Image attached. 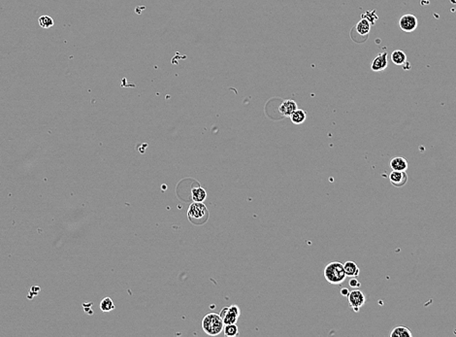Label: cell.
<instances>
[{
  "label": "cell",
  "instance_id": "6da1fadb",
  "mask_svg": "<svg viewBox=\"0 0 456 337\" xmlns=\"http://www.w3.org/2000/svg\"><path fill=\"white\" fill-rule=\"evenodd\" d=\"M323 275L326 281L332 285H340L346 278L344 264L339 261L328 263L323 270Z\"/></svg>",
  "mask_w": 456,
  "mask_h": 337
},
{
  "label": "cell",
  "instance_id": "7a4b0ae2",
  "mask_svg": "<svg viewBox=\"0 0 456 337\" xmlns=\"http://www.w3.org/2000/svg\"><path fill=\"white\" fill-rule=\"evenodd\" d=\"M224 322L220 314L209 313L202 320V328L210 336H217L223 331Z\"/></svg>",
  "mask_w": 456,
  "mask_h": 337
},
{
  "label": "cell",
  "instance_id": "3957f363",
  "mask_svg": "<svg viewBox=\"0 0 456 337\" xmlns=\"http://www.w3.org/2000/svg\"><path fill=\"white\" fill-rule=\"evenodd\" d=\"M189 220L194 225H202L207 222L209 212L203 202H193L188 210Z\"/></svg>",
  "mask_w": 456,
  "mask_h": 337
},
{
  "label": "cell",
  "instance_id": "277c9868",
  "mask_svg": "<svg viewBox=\"0 0 456 337\" xmlns=\"http://www.w3.org/2000/svg\"><path fill=\"white\" fill-rule=\"evenodd\" d=\"M241 315V309L237 305H231L221 309L220 316L222 319L224 325L237 323V321Z\"/></svg>",
  "mask_w": 456,
  "mask_h": 337
},
{
  "label": "cell",
  "instance_id": "5b68a950",
  "mask_svg": "<svg viewBox=\"0 0 456 337\" xmlns=\"http://www.w3.org/2000/svg\"><path fill=\"white\" fill-rule=\"evenodd\" d=\"M347 300L354 312H359L360 308L366 302V296L364 292L358 289H354L353 290L349 291L347 294Z\"/></svg>",
  "mask_w": 456,
  "mask_h": 337
},
{
  "label": "cell",
  "instance_id": "8992f818",
  "mask_svg": "<svg viewBox=\"0 0 456 337\" xmlns=\"http://www.w3.org/2000/svg\"><path fill=\"white\" fill-rule=\"evenodd\" d=\"M418 25L417 19L414 15L405 14L399 20V28L404 32H412L416 30Z\"/></svg>",
  "mask_w": 456,
  "mask_h": 337
},
{
  "label": "cell",
  "instance_id": "52a82bcc",
  "mask_svg": "<svg viewBox=\"0 0 456 337\" xmlns=\"http://www.w3.org/2000/svg\"><path fill=\"white\" fill-rule=\"evenodd\" d=\"M389 180L391 185L396 188L404 187L408 182V174L406 171H394L392 170L389 174Z\"/></svg>",
  "mask_w": 456,
  "mask_h": 337
},
{
  "label": "cell",
  "instance_id": "ba28073f",
  "mask_svg": "<svg viewBox=\"0 0 456 337\" xmlns=\"http://www.w3.org/2000/svg\"><path fill=\"white\" fill-rule=\"evenodd\" d=\"M387 65H388V61H387V53L386 52H382L380 54H378L375 60L373 61L372 63V65H371V69L375 72H380V71H383L387 68Z\"/></svg>",
  "mask_w": 456,
  "mask_h": 337
},
{
  "label": "cell",
  "instance_id": "9c48e42d",
  "mask_svg": "<svg viewBox=\"0 0 456 337\" xmlns=\"http://www.w3.org/2000/svg\"><path fill=\"white\" fill-rule=\"evenodd\" d=\"M298 109L297 103L294 100H284L279 107L280 113L286 118H290V116L293 114L294 111Z\"/></svg>",
  "mask_w": 456,
  "mask_h": 337
},
{
  "label": "cell",
  "instance_id": "30bf717a",
  "mask_svg": "<svg viewBox=\"0 0 456 337\" xmlns=\"http://www.w3.org/2000/svg\"><path fill=\"white\" fill-rule=\"evenodd\" d=\"M390 168L394 171H407L409 168L408 160L403 157H396L390 160Z\"/></svg>",
  "mask_w": 456,
  "mask_h": 337
},
{
  "label": "cell",
  "instance_id": "8fae6325",
  "mask_svg": "<svg viewBox=\"0 0 456 337\" xmlns=\"http://www.w3.org/2000/svg\"><path fill=\"white\" fill-rule=\"evenodd\" d=\"M344 268H345V272H346V277H351V278L352 277H357L360 274V269L354 261H351V260L346 261L344 263Z\"/></svg>",
  "mask_w": 456,
  "mask_h": 337
},
{
  "label": "cell",
  "instance_id": "7c38bea8",
  "mask_svg": "<svg viewBox=\"0 0 456 337\" xmlns=\"http://www.w3.org/2000/svg\"><path fill=\"white\" fill-rule=\"evenodd\" d=\"M412 333L410 329L404 325H399L392 328L390 332V337H411Z\"/></svg>",
  "mask_w": 456,
  "mask_h": 337
},
{
  "label": "cell",
  "instance_id": "4fadbf2b",
  "mask_svg": "<svg viewBox=\"0 0 456 337\" xmlns=\"http://www.w3.org/2000/svg\"><path fill=\"white\" fill-rule=\"evenodd\" d=\"M355 30H356L358 34H360L362 36H366V35H368V33L371 31V23L367 19L362 18L357 23V25L355 27Z\"/></svg>",
  "mask_w": 456,
  "mask_h": 337
},
{
  "label": "cell",
  "instance_id": "5bb4252c",
  "mask_svg": "<svg viewBox=\"0 0 456 337\" xmlns=\"http://www.w3.org/2000/svg\"><path fill=\"white\" fill-rule=\"evenodd\" d=\"M391 62L395 64V65H404L407 62V56L406 54L401 51V50H395L392 54H391Z\"/></svg>",
  "mask_w": 456,
  "mask_h": 337
},
{
  "label": "cell",
  "instance_id": "9a60e30c",
  "mask_svg": "<svg viewBox=\"0 0 456 337\" xmlns=\"http://www.w3.org/2000/svg\"><path fill=\"white\" fill-rule=\"evenodd\" d=\"M191 196H192L193 201L203 202L207 198V193L203 188L197 187V188H193L191 190Z\"/></svg>",
  "mask_w": 456,
  "mask_h": 337
},
{
  "label": "cell",
  "instance_id": "2e32d148",
  "mask_svg": "<svg viewBox=\"0 0 456 337\" xmlns=\"http://www.w3.org/2000/svg\"><path fill=\"white\" fill-rule=\"evenodd\" d=\"M306 119H307V114L302 109H297L290 116V120L294 125H301L306 121Z\"/></svg>",
  "mask_w": 456,
  "mask_h": 337
},
{
  "label": "cell",
  "instance_id": "e0dca14e",
  "mask_svg": "<svg viewBox=\"0 0 456 337\" xmlns=\"http://www.w3.org/2000/svg\"><path fill=\"white\" fill-rule=\"evenodd\" d=\"M223 333L226 337H235L239 336V328L236 323L225 324L223 327Z\"/></svg>",
  "mask_w": 456,
  "mask_h": 337
},
{
  "label": "cell",
  "instance_id": "ac0fdd59",
  "mask_svg": "<svg viewBox=\"0 0 456 337\" xmlns=\"http://www.w3.org/2000/svg\"><path fill=\"white\" fill-rule=\"evenodd\" d=\"M100 309L103 312H110L115 309V304L113 300L110 297H105L101 302H100Z\"/></svg>",
  "mask_w": 456,
  "mask_h": 337
},
{
  "label": "cell",
  "instance_id": "d6986e66",
  "mask_svg": "<svg viewBox=\"0 0 456 337\" xmlns=\"http://www.w3.org/2000/svg\"><path fill=\"white\" fill-rule=\"evenodd\" d=\"M38 23L42 29H50L54 26V20L50 16H41Z\"/></svg>",
  "mask_w": 456,
  "mask_h": 337
},
{
  "label": "cell",
  "instance_id": "ffe728a7",
  "mask_svg": "<svg viewBox=\"0 0 456 337\" xmlns=\"http://www.w3.org/2000/svg\"><path fill=\"white\" fill-rule=\"evenodd\" d=\"M349 286L353 289H358L361 286V284L355 277H352V279H350L349 281Z\"/></svg>",
  "mask_w": 456,
  "mask_h": 337
},
{
  "label": "cell",
  "instance_id": "44dd1931",
  "mask_svg": "<svg viewBox=\"0 0 456 337\" xmlns=\"http://www.w3.org/2000/svg\"><path fill=\"white\" fill-rule=\"evenodd\" d=\"M348 293H349V291H348L347 289H342V294H343V295H347Z\"/></svg>",
  "mask_w": 456,
  "mask_h": 337
},
{
  "label": "cell",
  "instance_id": "7402d4cb",
  "mask_svg": "<svg viewBox=\"0 0 456 337\" xmlns=\"http://www.w3.org/2000/svg\"><path fill=\"white\" fill-rule=\"evenodd\" d=\"M450 2H451L452 4H456V0H450Z\"/></svg>",
  "mask_w": 456,
  "mask_h": 337
}]
</instances>
